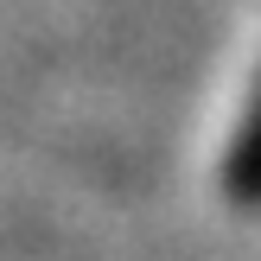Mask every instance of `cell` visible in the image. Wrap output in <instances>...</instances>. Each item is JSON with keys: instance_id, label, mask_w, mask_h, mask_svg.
I'll return each instance as SVG.
<instances>
[{"instance_id": "1", "label": "cell", "mask_w": 261, "mask_h": 261, "mask_svg": "<svg viewBox=\"0 0 261 261\" xmlns=\"http://www.w3.org/2000/svg\"><path fill=\"white\" fill-rule=\"evenodd\" d=\"M223 191L236 211H261V76H255V96L242 109V127L229 140V160H223Z\"/></svg>"}]
</instances>
